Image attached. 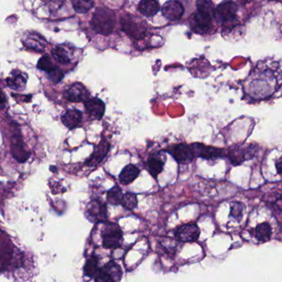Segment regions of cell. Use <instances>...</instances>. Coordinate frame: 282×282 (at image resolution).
Wrapping results in <instances>:
<instances>
[{"label": "cell", "mask_w": 282, "mask_h": 282, "mask_svg": "<svg viewBox=\"0 0 282 282\" xmlns=\"http://www.w3.org/2000/svg\"><path fill=\"white\" fill-rule=\"evenodd\" d=\"M23 44L25 47L33 50V51H43L47 43L45 42L44 38L41 36L40 34L31 32V33L27 34V36H25Z\"/></svg>", "instance_id": "obj_19"}, {"label": "cell", "mask_w": 282, "mask_h": 282, "mask_svg": "<svg viewBox=\"0 0 282 282\" xmlns=\"http://www.w3.org/2000/svg\"><path fill=\"white\" fill-rule=\"evenodd\" d=\"M7 85L14 90L22 91L27 85V78L24 73L18 70H14L7 78Z\"/></svg>", "instance_id": "obj_20"}, {"label": "cell", "mask_w": 282, "mask_h": 282, "mask_svg": "<svg viewBox=\"0 0 282 282\" xmlns=\"http://www.w3.org/2000/svg\"><path fill=\"white\" fill-rule=\"evenodd\" d=\"M123 276V271L116 262H110L101 269L94 276L95 282H120Z\"/></svg>", "instance_id": "obj_5"}, {"label": "cell", "mask_w": 282, "mask_h": 282, "mask_svg": "<svg viewBox=\"0 0 282 282\" xmlns=\"http://www.w3.org/2000/svg\"><path fill=\"white\" fill-rule=\"evenodd\" d=\"M184 13L183 6L176 0H169L163 5L162 14L169 21H178Z\"/></svg>", "instance_id": "obj_11"}, {"label": "cell", "mask_w": 282, "mask_h": 282, "mask_svg": "<svg viewBox=\"0 0 282 282\" xmlns=\"http://www.w3.org/2000/svg\"><path fill=\"white\" fill-rule=\"evenodd\" d=\"M254 148L249 146L245 149L241 148H234L232 149L229 152V159L231 161L232 164L234 165H238L242 164L245 159L253 158L254 155Z\"/></svg>", "instance_id": "obj_17"}, {"label": "cell", "mask_w": 282, "mask_h": 282, "mask_svg": "<svg viewBox=\"0 0 282 282\" xmlns=\"http://www.w3.org/2000/svg\"><path fill=\"white\" fill-rule=\"evenodd\" d=\"M65 98L72 102H85L89 99V92L81 83H74L65 92Z\"/></svg>", "instance_id": "obj_7"}, {"label": "cell", "mask_w": 282, "mask_h": 282, "mask_svg": "<svg viewBox=\"0 0 282 282\" xmlns=\"http://www.w3.org/2000/svg\"><path fill=\"white\" fill-rule=\"evenodd\" d=\"M249 76L245 85V94L253 100L259 101L271 97L280 86V80L272 73L264 76Z\"/></svg>", "instance_id": "obj_1"}, {"label": "cell", "mask_w": 282, "mask_h": 282, "mask_svg": "<svg viewBox=\"0 0 282 282\" xmlns=\"http://www.w3.org/2000/svg\"><path fill=\"white\" fill-rule=\"evenodd\" d=\"M123 190L120 187H112V188L108 191L107 194V203L109 204L113 205V206H118L122 203L123 200Z\"/></svg>", "instance_id": "obj_27"}, {"label": "cell", "mask_w": 282, "mask_h": 282, "mask_svg": "<svg viewBox=\"0 0 282 282\" xmlns=\"http://www.w3.org/2000/svg\"><path fill=\"white\" fill-rule=\"evenodd\" d=\"M238 9L237 5L232 1L222 3L216 8L215 18L221 23L230 22L236 18Z\"/></svg>", "instance_id": "obj_6"}, {"label": "cell", "mask_w": 282, "mask_h": 282, "mask_svg": "<svg viewBox=\"0 0 282 282\" xmlns=\"http://www.w3.org/2000/svg\"><path fill=\"white\" fill-rule=\"evenodd\" d=\"M91 25L97 33L107 36L111 34L115 28V13L107 8H98L92 18Z\"/></svg>", "instance_id": "obj_2"}, {"label": "cell", "mask_w": 282, "mask_h": 282, "mask_svg": "<svg viewBox=\"0 0 282 282\" xmlns=\"http://www.w3.org/2000/svg\"><path fill=\"white\" fill-rule=\"evenodd\" d=\"M110 144L107 141L102 140L99 143L98 146L95 147L94 152L90 156V158L87 160L86 165L89 167L98 166L102 160L104 159L105 157L107 155L109 150H110Z\"/></svg>", "instance_id": "obj_13"}, {"label": "cell", "mask_w": 282, "mask_h": 282, "mask_svg": "<svg viewBox=\"0 0 282 282\" xmlns=\"http://www.w3.org/2000/svg\"><path fill=\"white\" fill-rule=\"evenodd\" d=\"M98 271V261L96 257L89 258L85 266V274L89 277H94Z\"/></svg>", "instance_id": "obj_28"}, {"label": "cell", "mask_w": 282, "mask_h": 282, "mask_svg": "<svg viewBox=\"0 0 282 282\" xmlns=\"http://www.w3.org/2000/svg\"><path fill=\"white\" fill-rule=\"evenodd\" d=\"M49 74V78L51 81L53 83H59L60 80L62 79L63 77H64V74H63L62 72L60 71L59 68L54 70V71L51 72V73H48Z\"/></svg>", "instance_id": "obj_32"}, {"label": "cell", "mask_w": 282, "mask_h": 282, "mask_svg": "<svg viewBox=\"0 0 282 282\" xmlns=\"http://www.w3.org/2000/svg\"><path fill=\"white\" fill-rule=\"evenodd\" d=\"M138 200L136 195L133 193H127L123 195V200L120 205L124 207L125 209L131 211V210L135 209L137 207Z\"/></svg>", "instance_id": "obj_29"}, {"label": "cell", "mask_w": 282, "mask_h": 282, "mask_svg": "<svg viewBox=\"0 0 282 282\" xmlns=\"http://www.w3.org/2000/svg\"><path fill=\"white\" fill-rule=\"evenodd\" d=\"M5 103H6V99H5V95L0 92V110L5 107Z\"/></svg>", "instance_id": "obj_34"}, {"label": "cell", "mask_w": 282, "mask_h": 282, "mask_svg": "<svg viewBox=\"0 0 282 282\" xmlns=\"http://www.w3.org/2000/svg\"><path fill=\"white\" fill-rule=\"evenodd\" d=\"M191 148L193 151L194 155L198 156L205 159H212L222 155V149L214 148V147L205 146L197 143L192 144Z\"/></svg>", "instance_id": "obj_14"}, {"label": "cell", "mask_w": 282, "mask_h": 282, "mask_svg": "<svg viewBox=\"0 0 282 282\" xmlns=\"http://www.w3.org/2000/svg\"><path fill=\"white\" fill-rule=\"evenodd\" d=\"M212 18L196 12L190 18V26L195 33H207L212 27Z\"/></svg>", "instance_id": "obj_8"}, {"label": "cell", "mask_w": 282, "mask_h": 282, "mask_svg": "<svg viewBox=\"0 0 282 282\" xmlns=\"http://www.w3.org/2000/svg\"><path fill=\"white\" fill-rule=\"evenodd\" d=\"M165 161L158 155H152L148 159V170L153 178H157L163 171Z\"/></svg>", "instance_id": "obj_23"}, {"label": "cell", "mask_w": 282, "mask_h": 282, "mask_svg": "<svg viewBox=\"0 0 282 282\" xmlns=\"http://www.w3.org/2000/svg\"><path fill=\"white\" fill-rule=\"evenodd\" d=\"M37 67L43 71L47 72L48 73H51L57 69V67L55 66L52 63V60L50 58L49 56H43L38 61Z\"/></svg>", "instance_id": "obj_30"}, {"label": "cell", "mask_w": 282, "mask_h": 282, "mask_svg": "<svg viewBox=\"0 0 282 282\" xmlns=\"http://www.w3.org/2000/svg\"><path fill=\"white\" fill-rule=\"evenodd\" d=\"M122 28L125 33L130 37L140 40L145 37L147 34V25L145 21L132 14H127L120 18Z\"/></svg>", "instance_id": "obj_3"}, {"label": "cell", "mask_w": 282, "mask_h": 282, "mask_svg": "<svg viewBox=\"0 0 282 282\" xmlns=\"http://www.w3.org/2000/svg\"><path fill=\"white\" fill-rule=\"evenodd\" d=\"M172 155L174 156L176 161H178L180 164L191 163L195 158L191 145H187L186 144H179L176 145L174 148V151L172 152Z\"/></svg>", "instance_id": "obj_16"}, {"label": "cell", "mask_w": 282, "mask_h": 282, "mask_svg": "<svg viewBox=\"0 0 282 282\" xmlns=\"http://www.w3.org/2000/svg\"><path fill=\"white\" fill-rule=\"evenodd\" d=\"M52 56L57 62L67 65L70 62V56H69V51L65 49V47H56L52 50Z\"/></svg>", "instance_id": "obj_25"}, {"label": "cell", "mask_w": 282, "mask_h": 282, "mask_svg": "<svg viewBox=\"0 0 282 282\" xmlns=\"http://www.w3.org/2000/svg\"><path fill=\"white\" fill-rule=\"evenodd\" d=\"M72 6L78 14H86L94 6V0H71Z\"/></svg>", "instance_id": "obj_26"}, {"label": "cell", "mask_w": 282, "mask_h": 282, "mask_svg": "<svg viewBox=\"0 0 282 282\" xmlns=\"http://www.w3.org/2000/svg\"><path fill=\"white\" fill-rule=\"evenodd\" d=\"M138 9L142 15L149 18L158 14L160 10V5L158 0H141Z\"/></svg>", "instance_id": "obj_21"}, {"label": "cell", "mask_w": 282, "mask_h": 282, "mask_svg": "<svg viewBox=\"0 0 282 282\" xmlns=\"http://www.w3.org/2000/svg\"><path fill=\"white\" fill-rule=\"evenodd\" d=\"M244 205L241 203H236L232 206L231 216L233 217L238 218L242 216Z\"/></svg>", "instance_id": "obj_31"}, {"label": "cell", "mask_w": 282, "mask_h": 282, "mask_svg": "<svg viewBox=\"0 0 282 282\" xmlns=\"http://www.w3.org/2000/svg\"><path fill=\"white\" fill-rule=\"evenodd\" d=\"M86 214L91 221H105L107 220V207L100 200H93L88 206Z\"/></svg>", "instance_id": "obj_10"}, {"label": "cell", "mask_w": 282, "mask_h": 282, "mask_svg": "<svg viewBox=\"0 0 282 282\" xmlns=\"http://www.w3.org/2000/svg\"><path fill=\"white\" fill-rule=\"evenodd\" d=\"M176 238L182 243L194 242L200 236V229L194 224H185L176 231Z\"/></svg>", "instance_id": "obj_9"}, {"label": "cell", "mask_w": 282, "mask_h": 282, "mask_svg": "<svg viewBox=\"0 0 282 282\" xmlns=\"http://www.w3.org/2000/svg\"><path fill=\"white\" fill-rule=\"evenodd\" d=\"M83 114L81 111L76 109L68 110L62 116L61 120L63 124L69 129L73 130L78 127L82 122Z\"/></svg>", "instance_id": "obj_18"}, {"label": "cell", "mask_w": 282, "mask_h": 282, "mask_svg": "<svg viewBox=\"0 0 282 282\" xmlns=\"http://www.w3.org/2000/svg\"><path fill=\"white\" fill-rule=\"evenodd\" d=\"M85 110L92 117L101 120L103 117L106 110L104 102L98 98H89L85 102Z\"/></svg>", "instance_id": "obj_12"}, {"label": "cell", "mask_w": 282, "mask_h": 282, "mask_svg": "<svg viewBox=\"0 0 282 282\" xmlns=\"http://www.w3.org/2000/svg\"><path fill=\"white\" fill-rule=\"evenodd\" d=\"M196 9L198 13L213 19L216 14V9L211 0H197Z\"/></svg>", "instance_id": "obj_24"}, {"label": "cell", "mask_w": 282, "mask_h": 282, "mask_svg": "<svg viewBox=\"0 0 282 282\" xmlns=\"http://www.w3.org/2000/svg\"><path fill=\"white\" fill-rule=\"evenodd\" d=\"M250 235L258 243L267 242L272 236V228L267 222L258 224L255 228L250 230Z\"/></svg>", "instance_id": "obj_15"}, {"label": "cell", "mask_w": 282, "mask_h": 282, "mask_svg": "<svg viewBox=\"0 0 282 282\" xmlns=\"http://www.w3.org/2000/svg\"><path fill=\"white\" fill-rule=\"evenodd\" d=\"M140 174V170L134 165H128L125 167L119 175L120 182L124 185L130 184L136 180Z\"/></svg>", "instance_id": "obj_22"}, {"label": "cell", "mask_w": 282, "mask_h": 282, "mask_svg": "<svg viewBox=\"0 0 282 282\" xmlns=\"http://www.w3.org/2000/svg\"><path fill=\"white\" fill-rule=\"evenodd\" d=\"M275 167H276V171H277L278 174H280L282 177V157L276 161Z\"/></svg>", "instance_id": "obj_33"}, {"label": "cell", "mask_w": 282, "mask_h": 282, "mask_svg": "<svg viewBox=\"0 0 282 282\" xmlns=\"http://www.w3.org/2000/svg\"><path fill=\"white\" fill-rule=\"evenodd\" d=\"M102 245L105 249H117L123 244V231L117 224L107 223L102 231Z\"/></svg>", "instance_id": "obj_4"}]
</instances>
